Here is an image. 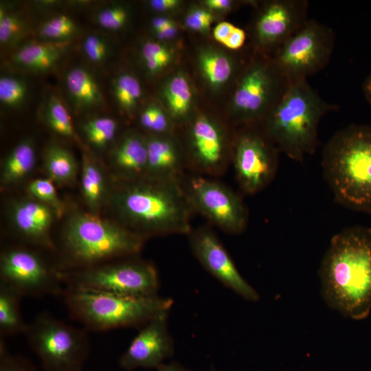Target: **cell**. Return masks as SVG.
I'll list each match as a JSON object with an SVG mask.
<instances>
[{"instance_id":"cell-1","label":"cell","mask_w":371,"mask_h":371,"mask_svg":"<svg viewBox=\"0 0 371 371\" xmlns=\"http://www.w3.org/2000/svg\"><path fill=\"white\" fill-rule=\"evenodd\" d=\"M107 201L113 220L144 240L188 235L192 229L194 212L181 182L148 177L132 181L115 179Z\"/></svg>"},{"instance_id":"cell-2","label":"cell","mask_w":371,"mask_h":371,"mask_svg":"<svg viewBox=\"0 0 371 371\" xmlns=\"http://www.w3.org/2000/svg\"><path fill=\"white\" fill-rule=\"evenodd\" d=\"M318 276L327 306L352 320L371 312V228L345 227L330 239Z\"/></svg>"},{"instance_id":"cell-3","label":"cell","mask_w":371,"mask_h":371,"mask_svg":"<svg viewBox=\"0 0 371 371\" xmlns=\"http://www.w3.org/2000/svg\"><path fill=\"white\" fill-rule=\"evenodd\" d=\"M322 166L339 204L371 213V125L354 124L336 132L323 150Z\"/></svg>"},{"instance_id":"cell-4","label":"cell","mask_w":371,"mask_h":371,"mask_svg":"<svg viewBox=\"0 0 371 371\" xmlns=\"http://www.w3.org/2000/svg\"><path fill=\"white\" fill-rule=\"evenodd\" d=\"M145 241L113 219L74 212L67 219L55 250L59 253L57 267L62 272L136 256Z\"/></svg>"},{"instance_id":"cell-5","label":"cell","mask_w":371,"mask_h":371,"mask_svg":"<svg viewBox=\"0 0 371 371\" xmlns=\"http://www.w3.org/2000/svg\"><path fill=\"white\" fill-rule=\"evenodd\" d=\"M338 106L324 100L307 80L290 84L261 126L280 151L302 161L318 145V126Z\"/></svg>"},{"instance_id":"cell-6","label":"cell","mask_w":371,"mask_h":371,"mask_svg":"<svg viewBox=\"0 0 371 371\" xmlns=\"http://www.w3.org/2000/svg\"><path fill=\"white\" fill-rule=\"evenodd\" d=\"M61 295L71 318L91 331L139 329L158 314L170 311L173 304L158 294L128 297L64 287Z\"/></svg>"},{"instance_id":"cell-7","label":"cell","mask_w":371,"mask_h":371,"mask_svg":"<svg viewBox=\"0 0 371 371\" xmlns=\"http://www.w3.org/2000/svg\"><path fill=\"white\" fill-rule=\"evenodd\" d=\"M136 256L95 266L60 272L65 288L128 297L157 295L159 275L155 265Z\"/></svg>"},{"instance_id":"cell-8","label":"cell","mask_w":371,"mask_h":371,"mask_svg":"<svg viewBox=\"0 0 371 371\" xmlns=\"http://www.w3.org/2000/svg\"><path fill=\"white\" fill-rule=\"evenodd\" d=\"M289 85L271 57L258 52L238 78L230 102L232 120L243 126L261 124Z\"/></svg>"},{"instance_id":"cell-9","label":"cell","mask_w":371,"mask_h":371,"mask_svg":"<svg viewBox=\"0 0 371 371\" xmlns=\"http://www.w3.org/2000/svg\"><path fill=\"white\" fill-rule=\"evenodd\" d=\"M43 371H80L90 352L87 330L58 319L51 313H38L25 333Z\"/></svg>"},{"instance_id":"cell-10","label":"cell","mask_w":371,"mask_h":371,"mask_svg":"<svg viewBox=\"0 0 371 371\" xmlns=\"http://www.w3.org/2000/svg\"><path fill=\"white\" fill-rule=\"evenodd\" d=\"M181 186L194 212L230 234L246 229L249 213L241 197L214 177L199 174L186 175Z\"/></svg>"},{"instance_id":"cell-11","label":"cell","mask_w":371,"mask_h":371,"mask_svg":"<svg viewBox=\"0 0 371 371\" xmlns=\"http://www.w3.org/2000/svg\"><path fill=\"white\" fill-rule=\"evenodd\" d=\"M335 39L331 28L308 19L271 58L290 84L306 80L328 63Z\"/></svg>"},{"instance_id":"cell-12","label":"cell","mask_w":371,"mask_h":371,"mask_svg":"<svg viewBox=\"0 0 371 371\" xmlns=\"http://www.w3.org/2000/svg\"><path fill=\"white\" fill-rule=\"evenodd\" d=\"M279 151L261 124L243 126L234 139L232 162L244 193L255 194L273 180Z\"/></svg>"},{"instance_id":"cell-13","label":"cell","mask_w":371,"mask_h":371,"mask_svg":"<svg viewBox=\"0 0 371 371\" xmlns=\"http://www.w3.org/2000/svg\"><path fill=\"white\" fill-rule=\"evenodd\" d=\"M0 281L23 297L61 295L64 289L58 268L24 247H12L1 252Z\"/></svg>"},{"instance_id":"cell-14","label":"cell","mask_w":371,"mask_h":371,"mask_svg":"<svg viewBox=\"0 0 371 371\" xmlns=\"http://www.w3.org/2000/svg\"><path fill=\"white\" fill-rule=\"evenodd\" d=\"M306 0H273L258 11L252 25L258 53L272 57L308 20Z\"/></svg>"},{"instance_id":"cell-15","label":"cell","mask_w":371,"mask_h":371,"mask_svg":"<svg viewBox=\"0 0 371 371\" xmlns=\"http://www.w3.org/2000/svg\"><path fill=\"white\" fill-rule=\"evenodd\" d=\"M188 170L193 173L217 177L232 161V148L225 130L214 119L199 115L190 123L188 131Z\"/></svg>"},{"instance_id":"cell-16","label":"cell","mask_w":371,"mask_h":371,"mask_svg":"<svg viewBox=\"0 0 371 371\" xmlns=\"http://www.w3.org/2000/svg\"><path fill=\"white\" fill-rule=\"evenodd\" d=\"M192 253L203 267L225 286L249 302H258V291L238 271L229 254L208 226L192 228L187 235Z\"/></svg>"},{"instance_id":"cell-17","label":"cell","mask_w":371,"mask_h":371,"mask_svg":"<svg viewBox=\"0 0 371 371\" xmlns=\"http://www.w3.org/2000/svg\"><path fill=\"white\" fill-rule=\"evenodd\" d=\"M169 312L158 314L139 329L119 359L122 369H157L173 355L175 344L168 324Z\"/></svg>"},{"instance_id":"cell-18","label":"cell","mask_w":371,"mask_h":371,"mask_svg":"<svg viewBox=\"0 0 371 371\" xmlns=\"http://www.w3.org/2000/svg\"><path fill=\"white\" fill-rule=\"evenodd\" d=\"M56 212L49 206L29 196L15 200L10 209L12 227L24 242L33 247L55 251L51 228Z\"/></svg>"},{"instance_id":"cell-19","label":"cell","mask_w":371,"mask_h":371,"mask_svg":"<svg viewBox=\"0 0 371 371\" xmlns=\"http://www.w3.org/2000/svg\"><path fill=\"white\" fill-rule=\"evenodd\" d=\"M148 161L146 177L181 182L188 169L186 155L170 134L146 136Z\"/></svg>"},{"instance_id":"cell-20","label":"cell","mask_w":371,"mask_h":371,"mask_svg":"<svg viewBox=\"0 0 371 371\" xmlns=\"http://www.w3.org/2000/svg\"><path fill=\"white\" fill-rule=\"evenodd\" d=\"M148 152L146 137L137 132L126 133L110 155L115 179L132 181L146 177Z\"/></svg>"},{"instance_id":"cell-21","label":"cell","mask_w":371,"mask_h":371,"mask_svg":"<svg viewBox=\"0 0 371 371\" xmlns=\"http://www.w3.org/2000/svg\"><path fill=\"white\" fill-rule=\"evenodd\" d=\"M81 192L90 212L97 214L106 203L111 186H107L105 173L100 164L83 153L81 164Z\"/></svg>"},{"instance_id":"cell-22","label":"cell","mask_w":371,"mask_h":371,"mask_svg":"<svg viewBox=\"0 0 371 371\" xmlns=\"http://www.w3.org/2000/svg\"><path fill=\"white\" fill-rule=\"evenodd\" d=\"M162 97L170 120L176 122L188 121L190 116L193 94L190 83L185 74L178 72L166 82Z\"/></svg>"},{"instance_id":"cell-23","label":"cell","mask_w":371,"mask_h":371,"mask_svg":"<svg viewBox=\"0 0 371 371\" xmlns=\"http://www.w3.org/2000/svg\"><path fill=\"white\" fill-rule=\"evenodd\" d=\"M36 159L35 149L31 142L25 140L19 143L3 161L1 186L9 187L26 177L34 169Z\"/></svg>"},{"instance_id":"cell-24","label":"cell","mask_w":371,"mask_h":371,"mask_svg":"<svg viewBox=\"0 0 371 371\" xmlns=\"http://www.w3.org/2000/svg\"><path fill=\"white\" fill-rule=\"evenodd\" d=\"M198 63L203 77L215 89L226 85L238 67L236 61L230 56L210 47L204 48L199 52Z\"/></svg>"},{"instance_id":"cell-25","label":"cell","mask_w":371,"mask_h":371,"mask_svg":"<svg viewBox=\"0 0 371 371\" xmlns=\"http://www.w3.org/2000/svg\"><path fill=\"white\" fill-rule=\"evenodd\" d=\"M63 52V46L52 43H30L13 56L17 65L34 71H47L57 63Z\"/></svg>"},{"instance_id":"cell-26","label":"cell","mask_w":371,"mask_h":371,"mask_svg":"<svg viewBox=\"0 0 371 371\" xmlns=\"http://www.w3.org/2000/svg\"><path fill=\"white\" fill-rule=\"evenodd\" d=\"M22 297L16 290L0 281V338L25 335L28 324L21 311Z\"/></svg>"},{"instance_id":"cell-27","label":"cell","mask_w":371,"mask_h":371,"mask_svg":"<svg viewBox=\"0 0 371 371\" xmlns=\"http://www.w3.org/2000/svg\"><path fill=\"white\" fill-rule=\"evenodd\" d=\"M65 81L71 98L79 108H90L102 102L99 86L87 69L80 67L71 69L67 74Z\"/></svg>"},{"instance_id":"cell-28","label":"cell","mask_w":371,"mask_h":371,"mask_svg":"<svg viewBox=\"0 0 371 371\" xmlns=\"http://www.w3.org/2000/svg\"><path fill=\"white\" fill-rule=\"evenodd\" d=\"M44 170L54 183L68 185L73 183L78 174V164L73 155L66 148L50 144L44 153Z\"/></svg>"},{"instance_id":"cell-29","label":"cell","mask_w":371,"mask_h":371,"mask_svg":"<svg viewBox=\"0 0 371 371\" xmlns=\"http://www.w3.org/2000/svg\"><path fill=\"white\" fill-rule=\"evenodd\" d=\"M113 93L120 108L130 115L135 110L142 97V86L136 77L123 73L114 80Z\"/></svg>"},{"instance_id":"cell-30","label":"cell","mask_w":371,"mask_h":371,"mask_svg":"<svg viewBox=\"0 0 371 371\" xmlns=\"http://www.w3.org/2000/svg\"><path fill=\"white\" fill-rule=\"evenodd\" d=\"M118 129L117 122L109 117H99L87 121L82 131L89 143L102 148L115 138Z\"/></svg>"},{"instance_id":"cell-31","label":"cell","mask_w":371,"mask_h":371,"mask_svg":"<svg viewBox=\"0 0 371 371\" xmlns=\"http://www.w3.org/2000/svg\"><path fill=\"white\" fill-rule=\"evenodd\" d=\"M45 120L49 128L59 135L70 139L76 138L69 112L56 95H52L47 102Z\"/></svg>"},{"instance_id":"cell-32","label":"cell","mask_w":371,"mask_h":371,"mask_svg":"<svg viewBox=\"0 0 371 371\" xmlns=\"http://www.w3.org/2000/svg\"><path fill=\"white\" fill-rule=\"evenodd\" d=\"M141 56L147 71L151 74H156L170 65L173 52L165 44L148 41L142 46Z\"/></svg>"},{"instance_id":"cell-33","label":"cell","mask_w":371,"mask_h":371,"mask_svg":"<svg viewBox=\"0 0 371 371\" xmlns=\"http://www.w3.org/2000/svg\"><path fill=\"white\" fill-rule=\"evenodd\" d=\"M29 196L51 207L58 217L65 211V205L58 196L54 183L48 177L36 179L27 187Z\"/></svg>"},{"instance_id":"cell-34","label":"cell","mask_w":371,"mask_h":371,"mask_svg":"<svg viewBox=\"0 0 371 371\" xmlns=\"http://www.w3.org/2000/svg\"><path fill=\"white\" fill-rule=\"evenodd\" d=\"M140 125L150 135L170 134L172 121L162 108L155 104L147 106L139 116Z\"/></svg>"},{"instance_id":"cell-35","label":"cell","mask_w":371,"mask_h":371,"mask_svg":"<svg viewBox=\"0 0 371 371\" xmlns=\"http://www.w3.org/2000/svg\"><path fill=\"white\" fill-rule=\"evenodd\" d=\"M77 30L74 20L67 15H58L47 21L41 26L39 34L45 39L64 41L73 36Z\"/></svg>"},{"instance_id":"cell-36","label":"cell","mask_w":371,"mask_h":371,"mask_svg":"<svg viewBox=\"0 0 371 371\" xmlns=\"http://www.w3.org/2000/svg\"><path fill=\"white\" fill-rule=\"evenodd\" d=\"M26 84L17 78L2 76L0 78V101L8 106H17L27 95Z\"/></svg>"},{"instance_id":"cell-37","label":"cell","mask_w":371,"mask_h":371,"mask_svg":"<svg viewBox=\"0 0 371 371\" xmlns=\"http://www.w3.org/2000/svg\"><path fill=\"white\" fill-rule=\"evenodd\" d=\"M23 30L22 19L16 14L5 13L1 9L0 14V43L7 45L13 42Z\"/></svg>"},{"instance_id":"cell-38","label":"cell","mask_w":371,"mask_h":371,"mask_svg":"<svg viewBox=\"0 0 371 371\" xmlns=\"http://www.w3.org/2000/svg\"><path fill=\"white\" fill-rule=\"evenodd\" d=\"M127 19L126 9L120 5L105 8L97 15V21L101 27L113 31L123 27Z\"/></svg>"},{"instance_id":"cell-39","label":"cell","mask_w":371,"mask_h":371,"mask_svg":"<svg viewBox=\"0 0 371 371\" xmlns=\"http://www.w3.org/2000/svg\"><path fill=\"white\" fill-rule=\"evenodd\" d=\"M0 371H35V368L25 357L10 354L3 338H0Z\"/></svg>"},{"instance_id":"cell-40","label":"cell","mask_w":371,"mask_h":371,"mask_svg":"<svg viewBox=\"0 0 371 371\" xmlns=\"http://www.w3.org/2000/svg\"><path fill=\"white\" fill-rule=\"evenodd\" d=\"M214 19L213 14L206 9L194 8L191 9L185 17V24L188 28L195 32H207Z\"/></svg>"},{"instance_id":"cell-41","label":"cell","mask_w":371,"mask_h":371,"mask_svg":"<svg viewBox=\"0 0 371 371\" xmlns=\"http://www.w3.org/2000/svg\"><path fill=\"white\" fill-rule=\"evenodd\" d=\"M83 52L87 58L93 63L103 61L107 56L108 46L101 37L90 34L82 43Z\"/></svg>"},{"instance_id":"cell-42","label":"cell","mask_w":371,"mask_h":371,"mask_svg":"<svg viewBox=\"0 0 371 371\" xmlns=\"http://www.w3.org/2000/svg\"><path fill=\"white\" fill-rule=\"evenodd\" d=\"M235 27V25L229 22H221L214 28L213 36L216 41L224 45Z\"/></svg>"},{"instance_id":"cell-43","label":"cell","mask_w":371,"mask_h":371,"mask_svg":"<svg viewBox=\"0 0 371 371\" xmlns=\"http://www.w3.org/2000/svg\"><path fill=\"white\" fill-rule=\"evenodd\" d=\"M245 40V32L243 29L236 27L223 45L229 49L238 50L244 45Z\"/></svg>"},{"instance_id":"cell-44","label":"cell","mask_w":371,"mask_h":371,"mask_svg":"<svg viewBox=\"0 0 371 371\" xmlns=\"http://www.w3.org/2000/svg\"><path fill=\"white\" fill-rule=\"evenodd\" d=\"M180 3V1L178 0H151L149 1L150 7L157 12L172 10Z\"/></svg>"},{"instance_id":"cell-45","label":"cell","mask_w":371,"mask_h":371,"mask_svg":"<svg viewBox=\"0 0 371 371\" xmlns=\"http://www.w3.org/2000/svg\"><path fill=\"white\" fill-rule=\"evenodd\" d=\"M204 4L206 8L212 10L225 11L232 8L234 2L230 0H206Z\"/></svg>"},{"instance_id":"cell-46","label":"cell","mask_w":371,"mask_h":371,"mask_svg":"<svg viewBox=\"0 0 371 371\" xmlns=\"http://www.w3.org/2000/svg\"><path fill=\"white\" fill-rule=\"evenodd\" d=\"M177 25L175 23L174 24L164 29L154 32L158 39L161 41H166L175 38L177 34Z\"/></svg>"},{"instance_id":"cell-47","label":"cell","mask_w":371,"mask_h":371,"mask_svg":"<svg viewBox=\"0 0 371 371\" xmlns=\"http://www.w3.org/2000/svg\"><path fill=\"white\" fill-rule=\"evenodd\" d=\"M175 22L171 19L166 16H157L152 20L151 27L154 32L164 29Z\"/></svg>"},{"instance_id":"cell-48","label":"cell","mask_w":371,"mask_h":371,"mask_svg":"<svg viewBox=\"0 0 371 371\" xmlns=\"http://www.w3.org/2000/svg\"><path fill=\"white\" fill-rule=\"evenodd\" d=\"M156 370L157 371H192L177 361H172L168 364L163 363Z\"/></svg>"},{"instance_id":"cell-49","label":"cell","mask_w":371,"mask_h":371,"mask_svg":"<svg viewBox=\"0 0 371 371\" xmlns=\"http://www.w3.org/2000/svg\"><path fill=\"white\" fill-rule=\"evenodd\" d=\"M362 88L364 96L371 106V71L366 78Z\"/></svg>"},{"instance_id":"cell-50","label":"cell","mask_w":371,"mask_h":371,"mask_svg":"<svg viewBox=\"0 0 371 371\" xmlns=\"http://www.w3.org/2000/svg\"><path fill=\"white\" fill-rule=\"evenodd\" d=\"M210 371H219L218 370H216L215 368L212 367L210 370Z\"/></svg>"},{"instance_id":"cell-51","label":"cell","mask_w":371,"mask_h":371,"mask_svg":"<svg viewBox=\"0 0 371 371\" xmlns=\"http://www.w3.org/2000/svg\"><path fill=\"white\" fill-rule=\"evenodd\" d=\"M80 371H82V370H80Z\"/></svg>"}]
</instances>
